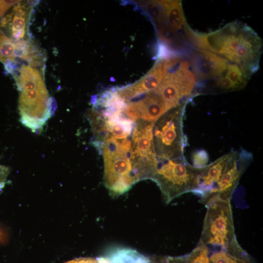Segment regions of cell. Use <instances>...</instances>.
Masks as SVG:
<instances>
[{
  "mask_svg": "<svg viewBox=\"0 0 263 263\" xmlns=\"http://www.w3.org/2000/svg\"><path fill=\"white\" fill-rule=\"evenodd\" d=\"M207 210L200 241L207 246L225 248L237 242L230 200L211 196L205 204Z\"/></svg>",
  "mask_w": 263,
  "mask_h": 263,
  "instance_id": "5b68a950",
  "label": "cell"
},
{
  "mask_svg": "<svg viewBox=\"0 0 263 263\" xmlns=\"http://www.w3.org/2000/svg\"><path fill=\"white\" fill-rule=\"evenodd\" d=\"M204 167L197 168L190 165L185 157L158 163L150 179L159 186L165 202L197 189L200 176Z\"/></svg>",
  "mask_w": 263,
  "mask_h": 263,
  "instance_id": "3957f363",
  "label": "cell"
},
{
  "mask_svg": "<svg viewBox=\"0 0 263 263\" xmlns=\"http://www.w3.org/2000/svg\"><path fill=\"white\" fill-rule=\"evenodd\" d=\"M185 35L192 46L216 54L252 75L259 69L263 41L257 33L245 23L233 21L207 33L196 32L188 24Z\"/></svg>",
  "mask_w": 263,
  "mask_h": 263,
  "instance_id": "6da1fadb",
  "label": "cell"
},
{
  "mask_svg": "<svg viewBox=\"0 0 263 263\" xmlns=\"http://www.w3.org/2000/svg\"><path fill=\"white\" fill-rule=\"evenodd\" d=\"M182 59L181 56L158 58L153 68L142 79L130 87L119 90L118 95L124 101H128L136 96L153 91L162 82L168 71Z\"/></svg>",
  "mask_w": 263,
  "mask_h": 263,
  "instance_id": "ba28073f",
  "label": "cell"
},
{
  "mask_svg": "<svg viewBox=\"0 0 263 263\" xmlns=\"http://www.w3.org/2000/svg\"><path fill=\"white\" fill-rule=\"evenodd\" d=\"M252 159V154L247 150L242 149L236 151L213 192L208 195L215 194L221 199L230 200L239 179Z\"/></svg>",
  "mask_w": 263,
  "mask_h": 263,
  "instance_id": "30bf717a",
  "label": "cell"
},
{
  "mask_svg": "<svg viewBox=\"0 0 263 263\" xmlns=\"http://www.w3.org/2000/svg\"><path fill=\"white\" fill-rule=\"evenodd\" d=\"M13 75L18 89L20 91H27L45 88L41 72L30 65H22Z\"/></svg>",
  "mask_w": 263,
  "mask_h": 263,
  "instance_id": "9a60e30c",
  "label": "cell"
},
{
  "mask_svg": "<svg viewBox=\"0 0 263 263\" xmlns=\"http://www.w3.org/2000/svg\"><path fill=\"white\" fill-rule=\"evenodd\" d=\"M10 6L6 0H0V19L4 15Z\"/></svg>",
  "mask_w": 263,
  "mask_h": 263,
  "instance_id": "603a6c76",
  "label": "cell"
},
{
  "mask_svg": "<svg viewBox=\"0 0 263 263\" xmlns=\"http://www.w3.org/2000/svg\"><path fill=\"white\" fill-rule=\"evenodd\" d=\"M188 60L182 59L169 70L159 86L153 91L168 110L197 95V82Z\"/></svg>",
  "mask_w": 263,
  "mask_h": 263,
  "instance_id": "8992f818",
  "label": "cell"
},
{
  "mask_svg": "<svg viewBox=\"0 0 263 263\" xmlns=\"http://www.w3.org/2000/svg\"><path fill=\"white\" fill-rule=\"evenodd\" d=\"M158 36L162 41L170 42L173 35L188 25L180 0H163V8L155 23Z\"/></svg>",
  "mask_w": 263,
  "mask_h": 263,
  "instance_id": "8fae6325",
  "label": "cell"
},
{
  "mask_svg": "<svg viewBox=\"0 0 263 263\" xmlns=\"http://www.w3.org/2000/svg\"><path fill=\"white\" fill-rule=\"evenodd\" d=\"M252 75L240 65L229 62L224 72L209 82L216 92L237 91L245 87Z\"/></svg>",
  "mask_w": 263,
  "mask_h": 263,
  "instance_id": "4fadbf2b",
  "label": "cell"
},
{
  "mask_svg": "<svg viewBox=\"0 0 263 263\" xmlns=\"http://www.w3.org/2000/svg\"><path fill=\"white\" fill-rule=\"evenodd\" d=\"M192 160L193 167L197 168L205 167L208 161V154L205 150H198L193 154Z\"/></svg>",
  "mask_w": 263,
  "mask_h": 263,
  "instance_id": "ffe728a7",
  "label": "cell"
},
{
  "mask_svg": "<svg viewBox=\"0 0 263 263\" xmlns=\"http://www.w3.org/2000/svg\"><path fill=\"white\" fill-rule=\"evenodd\" d=\"M189 101L172 108L155 122L153 141L158 163L184 157L187 139L183 132V118Z\"/></svg>",
  "mask_w": 263,
  "mask_h": 263,
  "instance_id": "7a4b0ae2",
  "label": "cell"
},
{
  "mask_svg": "<svg viewBox=\"0 0 263 263\" xmlns=\"http://www.w3.org/2000/svg\"><path fill=\"white\" fill-rule=\"evenodd\" d=\"M188 57L197 87L203 82L204 83L220 76L229 62L216 54L196 48L189 53Z\"/></svg>",
  "mask_w": 263,
  "mask_h": 263,
  "instance_id": "9c48e42d",
  "label": "cell"
},
{
  "mask_svg": "<svg viewBox=\"0 0 263 263\" xmlns=\"http://www.w3.org/2000/svg\"><path fill=\"white\" fill-rule=\"evenodd\" d=\"M16 44L0 28V61L4 64L8 60H16L15 56Z\"/></svg>",
  "mask_w": 263,
  "mask_h": 263,
  "instance_id": "ac0fdd59",
  "label": "cell"
},
{
  "mask_svg": "<svg viewBox=\"0 0 263 263\" xmlns=\"http://www.w3.org/2000/svg\"><path fill=\"white\" fill-rule=\"evenodd\" d=\"M9 173V168L0 165V190L4 187Z\"/></svg>",
  "mask_w": 263,
  "mask_h": 263,
  "instance_id": "44dd1931",
  "label": "cell"
},
{
  "mask_svg": "<svg viewBox=\"0 0 263 263\" xmlns=\"http://www.w3.org/2000/svg\"><path fill=\"white\" fill-rule=\"evenodd\" d=\"M101 151L104 157V184L113 195L126 192L140 181L130 159L131 150L123 149L118 140L110 135Z\"/></svg>",
  "mask_w": 263,
  "mask_h": 263,
  "instance_id": "277c9868",
  "label": "cell"
},
{
  "mask_svg": "<svg viewBox=\"0 0 263 263\" xmlns=\"http://www.w3.org/2000/svg\"><path fill=\"white\" fill-rule=\"evenodd\" d=\"M236 151L231 150L205 167L194 193L200 196L202 199L212 193Z\"/></svg>",
  "mask_w": 263,
  "mask_h": 263,
  "instance_id": "7c38bea8",
  "label": "cell"
},
{
  "mask_svg": "<svg viewBox=\"0 0 263 263\" xmlns=\"http://www.w3.org/2000/svg\"><path fill=\"white\" fill-rule=\"evenodd\" d=\"M101 263H152L147 257L135 250L116 248L102 258Z\"/></svg>",
  "mask_w": 263,
  "mask_h": 263,
  "instance_id": "e0dca14e",
  "label": "cell"
},
{
  "mask_svg": "<svg viewBox=\"0 0 263 263\" xmlns=\"http://www.w3.org/2000/svg\"><path fill=\"white\" fill-rule=\"evenodd\" d=\"M209 260L210 263H253L239 244L215 250L209 256Z\"/></svg>",
  "mask_w": 263,
  "mask_h": 263,
  "instance_id": "2e32d148",
  "label": "cell"
},
{
  "mask_svg": "<svg viewBox=\"0 0 263 263\" xmlns=\"http://www.w3.org/2000/svg\"><path fill=\"white\" fill-rule=\"evenodd\" d=\"M208 247L199 242L189 254L182 256L183 263H210Z\"/></svg>",
  "mask_w": 263,
  "mask_h": 263,
  "instance_id": "d6986e66",
  "label": "cell"
},
{
  "mask_svg": "<svg viewBox=\"0 0 263 263\" xmlns=\"http://www.w3.org/2000/svg\"><path fill=\"white\" fill-rule=\"evenodd\" d=\"M8 234L6 230L0 225V244H6L8 241Z\"/></svg>",
  "mask_w": 263,
  "mask_h": 263,
  "instance_id": "7402d4cb",
  "label": "cell"
},
{
  "mask_svg": "<svg viewBox=\"0 0 263 263\" xmlns=\"http://www.w3.org/2000/svg\"><path fill=\"white\" fill-rule=\"evenodd\" d=\"M19 1L12 11L0 20V27L4 29L14 41L24 39L29 18L28 5Z\"/></svg>",
  "mask_w": 263,
  "mask_h": 263,
  "instance_id": "5bb4252c",
  "label": "cell"
},
{
  "mask_svg": "<svg viewBox=\"0 0 263 263\" xmlns=\"http://www.w3.org/2000/svg\"><path fill=\"white\" fill-rule=\"evenodd\" d=\"M154 123L136 121L133 131L130 159L141 180L150 179L158 165L153 141Z\"/></svg>",
  "mask_w": 263,
  "mask_h": 263,
  "instance_id": "52a82bcc",
  "label": "cell"
}]
</instances>
